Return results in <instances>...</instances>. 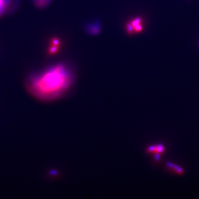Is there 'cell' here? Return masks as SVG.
<instances>
[{"instance_id": "1", "label": "cell", "mask_w": 199, "mask_h": 199, "mask_svg": "<svg viewBox=\"0 0 199 199\" xmlns=\"http://www.w3.org/2000/svg\"><path fill=\"white\" fill-rule=\"evenodd\" d=\"M71 83V75L63 65L52 66L35 74L29 80L28 86L36 96L49 99L58 96Z\"/></svg>"}, {"instance_id": "2", "label": "cell", "mask_w": 199, "mask_h": 199, "mask_svg": "<svg viewBox=\"0 0 199 199\" xmlns=\"http://www.w3.org/2000/svg\"><path fill=\"white\" fill-rule=\"evenodd\" d=\"M11 0H0V17L8 9Z\"/></svg>"}, {"instance_id": "3", "label": "cell", "mask_w": 199, "mask_h": 199, "mask_svg": "<svg viewBox=\"0 0 199 199\" xmlns=\"http://www.w3.org/2000/svg\"><path fill=\"white\" fill-rule=\"evenodd\" d=\"M148 151L151 153L157 154V155H159L161 153H162L164 151V147L163 145H153L151 146L148 148Z\"/></svg>"}, {"instance_id": "4", "label": "cell", "mask_w": 199, "mask_h": 199, "mask_svg": "<svg viewBox=\"0 0 199 199\" xmlns=\"http://www.w3.org/2000/svg\"><path fill=\"white\" fill-rule=\"evenodd\" d=\"M50 0H33L35 5L39 8H43L47 6Z\"/></svg>"}, {"instance_id": "5", "label": "cell", "mask_w": 199, "mask_h": 199, "mask_svg": "<svg viewBox=\"0 0 199 199\" xmlns=\"http://www.w3.org/2000/svg\"><path fill=\"white\" fill-rule=\"evenodd\" d=\"M170 167H171V168H172L173 169H174L177 173L180 174H181L183 173V170L180 167H179L178 166L175 165L174 164H170Z\"/></svg>"}, {"instance_id": "6", "label": "cell", "mask_w": 199, "mask_h": 199, "mask_svg": "<svg viewBox=\"0 0 199 199\" xmlns=\"http://www.w3.org/2000/svg\"><path fill=\"white\" fill-rule=\"evenodd\" d=\"M56 48L54 47H52V48L50 49V52L52 53H54L56 51Z\"/></svg>"}, {"instance_id": "7", "label": "cell", "mask_w": 199, "mask_h": 199, "mask_svg": "<svg viewBox=\"0 0 199 199\" xmlns=\"http://www.w3.org/2000/svg\"><path fill=\"white\" fill-rule=\"evenodd\" d=\"M53 43L54 45H58L59 44V42H58V41L57 39H54L53 41Z\"/></svg>"}]
</instances>
